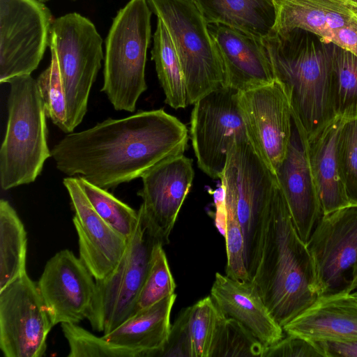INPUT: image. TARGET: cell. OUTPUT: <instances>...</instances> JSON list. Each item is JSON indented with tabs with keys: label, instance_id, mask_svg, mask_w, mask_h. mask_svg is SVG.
Listing matches in <instances>:
<instances>
[{
	"label": "cell",
	"instance_id": "4",
	"mask_svg": "<svg viewBox=\"0 0 357 357\" xmlns=\"http://www.w3.org/2000/svg\"><path fill=\"white\" fill-rule=\"evenodd\" d=\"M8 121L0 149V184L4 190L34 182L51 157L44 102L31 75L8 82Z\"/></svg>",
	"mask_w": 357,
	"mask_h": 357
},
{
	"label": "cell",
	"instance_id": "6",
	"mask_svg": "<svg viewBox=\"0 0 357 357\" xmlns=\"http://www.w3.org/2000/svg\"><path fill=\"white\" fill-rule=\"evenodd\" d=\"M147 0H130L114 17L106 40L104 92L116 110L133 112L147 89L146 52L151 38Z\"/></svg>",
	"mask_w": 357,
	"mask_h": 357
},
{
	"label": "cell",
	"instance_id": "31",
	"mask_svg": "<svg viewBox=\"0 0 357 357\" xmlns=\"http://www.w3.org/2000/svg\"><path fill=\"white\" fill-rule=\"evenodd\" d=\"M176 287L163 244L158 242L151 252L149 268L138 296L135 312L174 294Z\"/></svg>",
	"mask_w": 357,
	"mask_h": 357
},
{
	"label": "cell",
	"instance_id": "17",
	"mask_svg": "<svg viewBox=\"0 0 357 357\" xmlns=\"http://www.w3.org/2000/svg\"><path fill=\"white\" fill-rule=\"evenodd\" d=\"M63 183L75 212L73 222L78 236L79 258L95 280L103 279L120 261L128 239L116 232L96 212L77 177L64 178Z\"/></svg>",
	"mask_w": 357,
	"mask_h": 357
},
{
	"label": "cell",
	"instance_id": "1",
	"mask_svg": "<svg viewBox=\"0 0 357 357\" xmlns=\"http://www.w3.org/2000/svg\"><path fill=\"white\" fill-rule=\"evenodd\" d=\"M188 139L185 125L162 109L141 111L67 134L51 157L63 174L107 190L183 154Z\"/></svg>",
	"mask_w": 357,
	"mask_h": 357
},
{
	"label": "cell",
	"instance_id": "7",
	"mask_svg": "<svg viewBox=\"0 0 357 357\" xmlns=\"http://www.w3.org/2000/svg\"><path fill=\"white\" fill-rule=\"evenodd\" d=\"M165 24L183 73L188 104L227 86L223 67L206 22L192 0H147Z\"/></svg>",
	"mask_w": 357,
	"mask_h": 357
},
{
	"label": "cell",
	"instance_id": "27",
	"mask_svg": "<svg viewBox=\"0 0 357 357\" xmlns=\"http://www.w3.org/2000/svg\"><path fill=\"white\" fill-rule=\"evenodd\" d=\"M151 55L165 102L176 109L186 107V86L180 61L169 33L158 17Z\"/></svg>",
	"mask_w": 357,
	"mask_h": 357
},
{
	"label": "cell",
	"instance_id": "3",
	"mask_svg": "<svg viewBox=\"0 0 357 357\" xmlns=\"http://www.w3.org/2000/svg\"><path fill=\"white\" fill-rule=\"evenodd\" d=\"M276 79L289 95L294 121L309 135L335 113L331 102L335 45L294 29L262 38Z\"/></svg>",
	"mask_w": 357,
	"mask_h": 357
},
{
	"label": "cell",
	"instance_id": "20",
	"mask_svg": "<svg viewBox=\"0 0 357 357\" xmlns=\"http://www.w3.org/2000/svg\"><path fill=\"white\" fill-rule=\"evenodd\" d=\"M282 328L312 342L357 341V298L344 290L320 296Z\"/></svg>",
	"mask_w": 357,
	"mask_h": 357
},
{
	"label": "cell",
	"instance_id": "28",
	"mask_svg": "<svg viewBox=\"0 0 357 357\" xmlns=\"http://www.w3.org/2000/svg\"><path fill=\"white\" fill-rule=\"evenodd\" d=\"M191 357H211L220 328L227 318L211 296L186 307Z\"/></svg>",
	"mask_w": 357,
	"mask_h": 357
},
{
	"label": "cell",
	"instance_id": "36",
	"mask_svg": "<svg viewBox=\"0 0 357 357\" xmlns=\"http://www.w3.org/2000/svg\"><path fill=\"white\" fill-rule=\"evenodd\" d=\"M262 357H324L315 342L287 334L277 342L265 347Z\"/></svg>",
	"mask_w": 357,
	"mask_h": 357
},
{
	"label": "cell",
	"instance_id": "19",
	"mask_svg": "<svg viewBox=\"0 0 357 357\" xmlns=\"http://www.w3.org/2000/svg\"><path fill=\"white\" fill-rule=\"evenodd\" d=\"M208 30L220 59L227 86L243 91L275 79L261 38L222 24H208Z\"/></svg>",
	"mask_w": 357,
	"mask_h": 357
},
{
	"label": "cell",
	"instance_id": "8",
	"mask_svg": "<svg viewBox=\"0 0 357 357\" xmlns=\"http://www.w3.org/2000/svg\"><path fill=\"white\" fill-rule=\"evenodd\" d=\"M102 43L94 24L80 14L68 13L52 22L49 46L65 89L68 133L86 113L90 91L103 59Z\"/></svg>",
	"mask_w": 357,
	"mask_h": 357
},
{
	"label": "cell",
	"instance_id": "34",
	"mask_svg": "<svg viewBox=\"0 0 357 357\" xmlns=\"http://www.w3.org/2000/svg\"><path fill=\"white\" fill-rule=\"evenodd\" d=\"M47 117L64 132L68 133L67 101L56 60L52 57L48 68L36 79Z\"/></svg>",
	"mask_w": 357,
	"mask_h": 357
},
{
	"label": "cell",
	"instance_id": "32",
	"mask_svg": "<svg viewBox=\"0 0 357 357\" xmlns=\"http://www.w3.org/2000/svg\"><path fill=\"white\" fill-rule=\"evenodd\" d=\"M61 327L69 345L68 357H139L136 351L109 342L78 324L62 323Z\"/></svg>",
	"mask_w": 357,
	"mask_h": 357
},
{
	"label": "cell",
	"instance_id": "12",
	"mask_svg": "<svg viewBox=\"0 0 357 357\" xmlns=\"http://www.w3.org/2000/svg\"><path fill=\"white\" fill-rule=\"evenodd\" d=\"M54 326L27 273L0 290V349L5 357H42Z\"/></svg>",
	"mask_w": 357,
	"mask_h": 357
},
{
	"label": "cell",
	"instance_id": "30",
	"mask_svg": "<svg viewBox=\"0 0 357 357\" xmlns=\"http://www.w3.org/2000/svg\"><path fill=\"white\" fill-rule=\"evenodd\" d=\"M333 112L357 113V56L335 45L331 85Z\"/></svg>",
	"mask_w": 357,
	"mask_h": 357
},
{
	"label": "cell",
	"instance_id": "26",
	"mask_svg": "<svg viewBox=\"0 0 357 357\" xmlns=\"http://www.w3.org/2000/svg\"><path fill=\"white\" fill-rule=\"evenodd\" d=\"M27 235L16 211L0 200V290L26 273Z\"/></svg>",
	"mask_w": 357,
	"mask_h": 357
},
{
	"label": "cell",
	"instance_id": "40",
	"mask_svg": "<svg viewBox=\"0 0 357 357\" xmlns=\"http://www.w3.org/2000/svg\"><path fill=\"white\" fill-rule=\"evenodd\" d=\"M347 7L357 20V0H344Z\"/></svg>",
	"mask_w": 357,
	"mask_h": 357
},
{
	"label": "cell",
	"instance_id": "24",
	"mask_svg": "<svg viewBox=\"0 0 357 357\" xmlns=\"http://www.w3.org/2000/svg\"><path fill=\"white\" fill-rule=\"evenodd\" d=\"M176 299L174 293L138 310L102 337L114 344L136 351L139 357H154L168 340L171 312Z\"/></svg>",
	"mask_w": 357,
	"mask_h": 357
},
{
	"label": "cell",
	"instance_id": "29",
	"mask_svg": "<svg viewBox=\"0 0 357 357\" xmlns=\"http://www.w3.org/2000/svg\"><path fill=\"white\" fill-rule=\"evenodd\" d=\"M77 181L91 205L112 228L128 239L133 234L139 220L136 211L107 190L91 184L81 177Z\"/></svg>",
	"mask_w": 357,
	"mask_h": 357
},
{
	"label": "cell",
	"instance_id": "11",
	"mask_svg": "<svg viewBox=\"0 0 357 357\" xmlns=\"http://www.w3.org/2000/svg\"><path fill=\"white\" fill-rule=\"evenodd\" d=\"M50 10L36 0H0V82L31 75L49 45Z\"/></svg>",
	"mask_w": 357,
	"mask_h": 357
},
{
	"label": "cell",
	"instance_id": "14",
	"mask_svg": "<svg viewBox=\"0 0 357 357\" xmlns=\"http://www.w3.org/2000/svg\"><path fill=\"white\" fill-rule=\"evenodd\" d=\"M306 245L314 262L319 296L344 290L357 264V204L323 215Z\"/></svg>",
	"mask_w": 357,
	"mask_h": 357
},
{
	"label": "cell",
	"instance_id": "9",
	"mask_svg": "<svg viewBox=\"0 0 357 357\" xmlns=\"http://www.w3.org/2000/svg\"><path fill=\"white\" fill-rule=\"evenodd\" d=\"M138 213V222L120 261L105 278L95 280V294L86 319L94 331L103 335L135 312L153 248L160 242L147 230L140 209Z\"/></svg>",
	"mask_w": 357,
	"mask_h": 357
},
{
	"label": "cell",
	"instance_id": "39",
	"mask_svg": "<svg viewBox=\"0 0 357 357\" xmlns=\"http://www.w3.org/2000/svg\"><path fill=\"white\" fill-rule=\"evenodd\" d=\"M356 289H357V264L353 268L349 284H348V286L346 287V289L344 291L349 292V293H351Z\"/></svg>",
	"mask_w": 357,
	"mask_h": 357
},
{
	"label": "cell",
	"instance_id": "21",
	"mask_svg": "<svg viewBox=\"0 0 357 357\" xmlns=\"http://www.w3.org/2000/svg\"><path fill=\"white\" fill-rule=\"evenodd\" d=\"M353 111L335 113L307 137L310 165L324 215L350 204L342 183L337 144L340 131Z\"/></svg>",
	"mask_w": 357,
	"mask_h": 357
},
{
	"label": "cell",
	"instance_id": "22",
	"mask_svg": "<svg viewBox=\"0 0 357 357\" xmlns=\"http://www.w3.org/2000/svg\"><path fill=\"white\" fill-rule=\"evenodd\" d=\"M210 296L226 317L239 321L266 347L284 336L252 280L216 273Z\"/></svg>",
	"mask_w": 357,
	"mask_h": 357
},
{
	"label": "cell",
	"instance_id": "5",
	"mask_svg": "<svg viewBox=\"0 0 357 357\" xmlns=\"http://www.w3.org/2000/svg\"><path fill=\"white\" fill-rule=\"evenodd\" d=\"M220 179L224 204L234 209L242 228L245 264L252 280L277 179L248 139H234Z\"/></svg>",
	"mask_w": 357,
	"mask_h": 357
},
{
	"label": "cell",
	"instance_id": "38",
	"mask_svg": "<svg viewBox=\"0 0 357 357\" xmlns=\"http://www.w3.org/2000/svg\"><path fill=\"white\" fill-rule=\"evenodd\" d=\"M315 342L324 357H357V341Z\"/></svg>",
	"mask_w": 357,
	"mask_h": 357
},
{
	"label": "cell",
	"instance_id": "13",
	"mask_svg": "<svg viewBox=\"0 0 357 357\" xmlns=\"http://www.w3.org/2000/svg\"><path fill=\"white\" fill-rule=\"evenodd\" d=\"M238 102L251 144L275 175L286 156L294 123L284 86L275 79L239 91Z\"/></svg>",
	"mask_w": 357,
	"mask_h": 357
},
{
	"label": "cell",
	"instance_id": "15",
	"mask_svg": "<svg viewBox=\"0 0 357 357\" xmlns=\"http://www.w3.org/2000/svg\"><path fill=\"white\" fill-rule=\"evenodd\" d=\"M192 160L181 154L165 160L142 176L143 186L137 195L139 209L149 232L163 245L169 236L192 184Z\"/></svg>",
	"mask_w": 357,
	"mask_h": 357
},
{
	"label": "cell",
	"instance_id": "16",
	"mask_svg": "<svg viewBox=\"0 0 357 357\" xmlns=\"http://www.w3.org/2000/svg\"><path fill=\"white\" fill-rule=\"evenodd\" d=\"M82 259L61 250L46 263L37 284L54 326L86 319L96 280Z\"/></svg>",
	"mask_w": 357,
	"mask_h": 357
},
{
	"label": "cell",
	"instance_id": "18",
	"mask_svg": "<svg viewBox=\"0 0 357 357\" xmlns=\"http://www.w3.org/2000/svg\"><path fill=\"white\" fill-rule=\"evenodd\" d=\"M307 137L294 121L286 156L275 175L296 228L305 243L324 215L310 165Z\"/></svg>",
	"mask_w": 357,
	"mask_h": 357
},
{
	"label": "cell",
	"instance_id": "41",
	"mask_svg": "<svg viewBox=\"0 0 357 357\" xmlns=\"http://www.w3.org/2000/svg\"><path fill=\"white\" fill-rule=\"evenodd\" d=\"M36 1H38L44 3L45 2H46V1H47L49 0H36Z\"/></svg>",
	"mask_w": 357,
	"mask_h": 357
},
{
	"label": "cell",
	"instance_id": "35",
	"mask_svg": "<svg viewBox=\"0 0 357 357\" xmlns=\"http://www.w3.org/2000/svg\"><path fill=\"white\" fill-rule=\"evenodd\" d=\"M339 172L350 204H357V117L348 120L338 138Z\"/></svg>",
	"mask_w": 357,
	"mask_h": 357
},
{
	"label": "cell",
	"instance_id": "42",
	"mask_svg": "<svg viewBox=\"0 0 357 357\" xmlns=\"http://www.w3.org/2000/svg\"><path fill=\"white\" fill-rule=\"evenodd\" d=\"M73 1H75V0H73Z\"/></svg>",
	"mask_w": 357,
	"mask_h": 357
},
{
	"label": "cell",
	"instance_id": "25",
	"mask_svg": "<svg viewBox=\"0 0 357 357\" xmlns=\"http://www.w3.org/2000/svg\"><path fill=\"white\" fill-rule=\"evenodd\" d=\"M207 24H222L259 38L275 22L274 0H192Z\"/></svg>",
	"mask_w": 357,
	"mask_h": 357
},
{
	"label": "cell",
	"instance_id": "2",
	"mask_svg": "<svg viewBox=\"0 0 357 357\" xmlns=\"http://www.w3.org/2000/svg\"><path fill=\"white\" fill-rule=\"evenodd\" d=\"M252 281L282 327L319 296L312 256L278 183L269 204L260 259Z\"/></svg>",
	"mask_w": 357,
	"mask_h": 357
},
{
	"label": "cell",
	"instance_id": "23",
	"mask_svg": "<svg viewBox=\"0 0 357 357\" xmlns=\"http://www.w3.org/2000/svg\"><path fill=\"white\" fill-rule=\"evenodd\" d=\"M274 3L276 17L271 34L301 29L326 41L333 29L357 25L344 0H274Z\"/></svg>",
	"mask_w": 357,
	"mask_h": 357
},
{
	"label": "cell",
	"instance_id": "37",
	"mask_svg": "<svg viewBox=\"0 0 357 357\" xmlns=\"http://www.w3.org/2000/svg\"><path fill=\"white\" fill-rule=\"evenodd\" d=\"M326 42L332 43L357 56V25H346L333 29Z\"/></svg>",
	"mask_w": 357,
	"mask_h": 357
},
{
	"label": "cell",
	"instance_id": "33",
	"mask_svg": "<svg viewBox=\"0 0 357 357\" xmlns=\"http://www.w3.org/2000/svg\"><path fill=\"white\" fill-rule=\"evenodd\" d=\"M266 346L245 326L226 318L211 357H262Z\"/></svg>",
	"mask_w": 357,
	"mask_h": 357
},
{
	"label": "cell",
	"instance_id": "10",
	"mask_svg": "<svg viewBox=\"0 0 357 357\" xmlns=\"http://www.w3.org/2000/svg\"><path fill=\"white\" fill-rule=\"evenodd\" d=\"M239 91L213 90L195 104L190 137L199 168L211 178H220L235 139H249L238 102Z\"/></svg>",
	"mask_w": 357,
	"mask_h": 357
}]
</instances>
